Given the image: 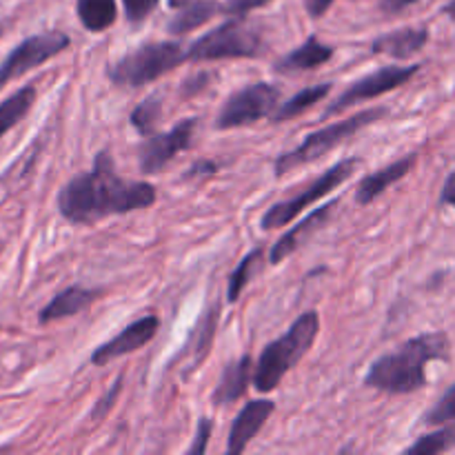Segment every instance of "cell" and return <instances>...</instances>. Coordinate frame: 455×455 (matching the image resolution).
I'll return each mask as SVG.
<instances>
[{
  "instance_id": "obj_3",
  "label": "cell",
  "mask_w": 455,
  "mask_h": 455,
  "mask_svg": "<svg viewBox=\"0 0 455 455\" xmlns=\"http://www.w3.org/2000/svg\"><path fill=\"white\" fill-rule=\"evenodd\" d=\"M320 331V314L315 309L305 311L293 320L291 327L278 340L262 349L253 371V387L260 394H271L280 387L289 371L309 354Z\"/></svg>"
},
{
  "instance_id": "obj_31",
  "label": "cell",
  "mask_w": 455,
  "mask_h": 455,
  "mask_svg": "<svg viewBox=\"0 0 455 455\" xmlns=\"http://www.w3.org/2000/svg\"><path fill=\"white\" fill-rule=\"evenodd\" d=\"M269 3L271 0H227L225 13H229V16H247L249 12L265 7Z\"/></svg>"
},
{
  "instance_id": "obj_1",
  "label": "cell",
  "mask_w": 455,
  "mask_h": 455,
  "mask_svg": "<svg viewBox=\"0 0 455 455\" xmlns=\"http://www.w3.org/2000/svg\"><path fill=\"white\" fill-rule=\"evenodd\" d=\"M158 189L147 180H132L116 172L107 149L98 151L89 172L76 173L56 196L60 216L71 225H96L111 216L149 209Z\"/></svg>"
},
{
  "instance_id": "obj_5",
  "label": "cell",
  "mask_w": 455,
  "mask_h": 455,
  "mask_svg": "<svg viewBox=\"0 0 455 455\" xmlns=\"http://www.w3.org/2000/svg\"><path fill=\"white\" fill-rule=\"evenodd\" d=\"M187 62V49L178 40H156V43H142L136 49L120 56L111 62L107 69V78L118 87L138 89L154 80L163 78L164 74L173 71Z\"/></svg>"
},
{
  "instance_id": "obj_8",
  "label": "cell",
  "mask_w": 455,
  "mask_h": 455,
  "mask_svg": "<svg viewBox=\"0 0 455 455\" xmlns=\"http://www.w3.org/2000/svg\"><path fill=\"white\" fill-rule=\"evenodd\" d=\"M280 96H283L280 87L265 83V80L247 84L222 102L216 127L227 132V129L247 127V124L258 123L267 116H274V111L280 107Z\"/></svg>"
},
{
  "instance_id": "obj_32",
  "label": "cell",
  "mask_w": 455,
  "mask_h": 455,
  "mask_svg": "<svg viewBox=\"0 0 455 455\" xmlns=\"http://www.w3.org/2000/svg\"><path fill=\"white\" fill-rule=\"evenodd\" d=\"M418 3L420 0H378V7L387 16H400V13L407 12V9H411Z\"/></svg>"
},
{
  "instance_id": "obj_28",
  "label": "cell",
  "mask_w": 455,
  "mask_h": 455,
  "mask_svg": "<svg viewBox=\"0 0 455 455\" xmlns=\"http://www.w3.org/2000/svg\"><path fill=\"white\" fill-rule=\"evenodd\" d=\"M158 3L160 0H123L124 18H127L129 25H142L154 13Z\"/></svg>"
},
{
  "instance_id": "obj_21",
  "label": "cell",
  "mask_w": 455,
  "mask_h": 455,
  "mask_svg": "<svg viewBox=\"0 0 455 455\" xmlns=\"http://www.w3.org/2000/svg\"><path fill=\"white\" fill-rule=\"evenodd\" d=\"M76 13L84 29L102 34L118 20V4L116 0H76Z\"/></svg>"
},
{
  "instance_id": "obj_39",
  "label": "cell",
  "mask_w": 455,
  "mask_h": 455,
  "mask_svg": "<svg viewBox=\"0 0 455 455\" xmlns=\"http://www.w3.org/2000/svg\"><path fill=\"white\" fill-rule=\"evenodd\" d=\"M0 36H3V25H0Z\"/></svg>"
},
{
  "instance_id": "obj_7",
  "label": "cell",
  "mask_w": 455,
  "mask_h": 455,
  "mask_svg": "<svg viewBox=\"0 0 455 455\" xmlns=\"http://www.w3.org/2000/svg\"><path fill=\"white\" fill-rule=\"evenodd\" d=\"M360 164H363V160L360 158L338 160V163L331 164L323 176L315 178L309 187H305L300 194H296L289 200H280V203L271 204V207L265 212V216H262L260 227L265 231H274V229H280V227L289 225V222H291L293 218L300 216L307 207H311V204L318 203V200L327 198L331 191H336L338 187L345 185V182L354 176L355 169H358Z\"/></svg>"
},
{
  "instance_id": "obj_11",
  "label": "cell",
  "mask_w": 455,
  "mask_h": 455,
  "mask_svg": "<svg viewBox=\"0 0 455 455\" xmlns=\"http://www.w3.org/2000/svg\"><path fill=\"white\" fill-rule=\"evenodd\" d=\"M198 123L200 120L194 116V118H185L173 124L169 132H156L147 136L145 142L138 147V167H140V172L147 173V176L163 172L178 154L189 149Z\"/></svg>"
},
{
  "instance_id": "obj_2",
  "label": "cell",
  "mask_w": 455,
  "mask_h": 455,
  "mask_svg": "<svg viewBox=\"0 0 455 455\" xmlns=\"http://www.w3.org/2000/svg\"><path fill=\"white\" fill-rule=\"evenodd\" d=\"M451 358V342L444 331L409 338L391 354L380 355L369 367L364 385L389 395L416 394L427 387V364Z\"/></svg>"
},
{
  "instance_id": "obj_36",
  "label": "cell",
  "mask_w": 455,
  "mask_h": 455,
  "mask_svg": "<svg viewBox=\"0 0 455 455\" xmlns=\"http://www.w3.org/2000/svg\"><path fill=\"white\" fill-rule=\"evenodd\" d=\"M207 78H212V74H200V76H194V78H189L185 83V87H182V93H185V96L198 93L200 89H204L209 84V83H203V80H207Z\"/></svg>"
},
{
  "instance_id": "obj_16",
  "label": "cell",
  "mask_w": 455,
  "mask_h": 455,
  "mask_svg": "<svg viewBox=\"0 0 455 455\" xmlns=\"http://www.w3.org/2000/svg\"><path fill=\"white\" fill-rule=\"evenodd\" d=\"M338 204H340V200H331V203H327L324 207H318L315 212H311L309 216L302 218V220L298 222L293 229H289L287 234H284L283 238H280L278 243L271 247V251H269L271 265H280L283 260H287V258L291 256V253L296 251V249L300 247L307 238H311L315 231L323 229V227L327 225L329 218H331V213L336 212Z\"/></svg>"
},
{
  "instance_id": "obj_14",
  "label": "cell",
  "mask_w": 455,
  "mask_h": 455,
  "mask_svg": "<svg viewBox=\"0 0 455 455\" xmlns=\"http://www.w3.org/2000/svg\"><path fill=\"white\" fill-rule=\"evenodd\" d=\"M429 38V27H398V29L373 38L371 53L373 56H389L394 60H409L427 47Z\"/></svg>"
},
{
  "instance_id": "obj_15",
  "label": "cell",
  "mask_w": 455,
  "mask_h": 455,
  "mask_svg": "<svg viewBox=\"0 0 455 455\" xmlns=\"http://www.w3.org/2000/svg\"><path fill=\"white\" fill-rule=\"evenodd\" d=\"M416 163H418V154H409V156H403V158L394 160V163L385 164V167L378 169V172L364 176L363 180L358 182V187H355V203H358L360 207L371 204L373 200L380 198L389 187H394L395 182H400L404 176H409L411 169L416 167Z\"/></svg>"
},
{
  "instance_id": "obj_20",
  "label": "cell",
  "mask_w": 455,
  "mask_h": 455,
  "mask_svg": "<svg viewBox=\"0 0 455 455\" xmlns=\"http://www.w3.org/2000/svg\"><path fill=\"white\" fill-rule=\"evenodd\" d=\"M218 13H225V4L218 0H187L178 13L167 22V31L172 36H185L198 27L207 25Z\"/></svg>"
},
{
  "instance_id": "obj_13",
  "label": "cell",
  "mask_w": 455,
  "mask_h": 455,
  "mask_svg": "<svg viewBox=\"0 0 455 455\" xmlns=\"http://www.w3.org/2000/svg\"><path fill=\"white\" fill-rule=\"evenodd\" d=\"M274 411L275 403L269 398H258L244 404L238 416L234 418V422H231L229 438H227V453H243L253 443V438L260 434V429L265 427V422L269 420Z\"/></svg>"
},
{
  "instance_id": "obj_25",
  "label": "cell",
  "mask_w": 455,
  "mask_h": 455,
  "mask_svg": "<svg viewBox=\"0 0 455 455\" xmlns=\"http://www.w3.org/2000/svg\"><path fill=\"white\" fill-rule=\"evenodd\" d=\"M455 449V420L440 425L438 431L420 435L413 444L407 447V455H438Z\"/></svg>"
},
{
  "instance_id": "obj_24",
  "label": "cell",
  "mask_w": 455,
  "mask_h": 455,
  "mask_svg": "<svg viewBox=\"0 0 455 455\" xmlns=\"http://www.w3.org/2000/svg\"><path fill=\"white\" fill-rule=\"evenodd\" d=\"M262 260H265V249L253 247L251 251L240 260V265L231 271L229 280H227V300H229V305L240 300L244 287L251 283V278L258 274V269H260Z\"/></svg>"
},
{
  "instance_id": "obj_4",
  "label": "cell",
  "mask_w": 455,
  "mask_h": 455,
  "mask_svg": "<svg viewBox=\"0 0 455 455\" xmlns=\"http://www.w3.org/2000/svg\"><path fill=\"white\" fill-rule=\"evenodd\" d=\"M389 111H391L389 107H371V109L358 111V114L349 116V118H342L338 120V123H331L327 124V127L318 129V132L309 133L300 145L293 147L291 151H284V154H280L278 158H275L274 163L275 178H283L287 176V173L296 172L298 167H305V164L314 163V160L324 158L329 151L340 147L342 142H347L351 136L363 132L364 127L387 118Z\"/></svg>"
},
{
  "instance_id": "obj_37",
  "label": "cell",
  "mask_w": 455,
  "mask_h": 455,
  "mask_svg": "<svg viewBox=\"0 0 455 455\" xmlns=\"http://www.w3.org/2000/svg\"><path fill=\"white\" fill-rule=\"evenodd\" d=\"M443 13H444V16H447V18H451V20L455 22V0H449V3L444 4Z\"/></svg>"
},
{
  "instance_id": "obj_10",
  "label": "cell",
  "mask_w": 455,
  "mask_h": 455,
  "mask_svg": "<svg viewBox=\"0 0 455 455\" xmlns=\"http://www.w3.org/2000/svg\"><path fill=\"white\" fill-rule=\"evenodd\" d=\"M418 71H420V65L380 67V69L371 71V74L363 76L355 83H351L342 93H338L336 100L329 102L327 109L323 111V118H331V116L347 111L349 107L373 100V98H380L389 92H395V89L404 87Z\"/></svg>"
},
{
  "instance_id": "obj_34",
  "label": "cell",
  "mask_w": 455,
  "mask_h": 455,
  "mask_svg": "<svg viewBox=\"0 0 455 455\" xmlns=\"http://www.w3.org/2000/svg\"><path fill=\"white\" fill-rule=\"evenodd\" d=\"M218 172V164L213 160H198L189 167V172L185 173V178H198V176H212Z\"/></svg>"
},
{
  "instance_id": "obj_23",
  "label": "cell",
  "mask_w": 455,
  "mask_h": 455,
  "mask_svg": "<svg viewBox=\"0 0 455 455\" xmlns=\"http://www.w3.org/2000/svg\"><path fill=\"white\" fill-rule=\"evenodd\" d=\"M36 96H38V89L34 84H25L18 92H13L7 100L0 102V138L25 120V116L34 107Z\"/></svg>"
},
{
  "instance_id": "obj_19",
  "label": "cell",
  "mask_w": 455,
  "mask_h": 455,
  "mask_svg": "<svg viewBox=\"0 0 455 455\" xmlns=\"http://www.w3.org/2000/svg\"><path fill=\"white\" fill-rule=\"evenodd\" d=\"M336 53V49L331 44L323 43L318 36H309L305 43L298 44L296 49L287 53V56L280 58L275 62V71L280 74H302V71H314L318 67H323L324 62H329Z\"/></svg>"
},
{
  "instance_id": "obj_18",
  "label": "cell",
  "mask_w": 455,
  "mask_h": 455,
  "mask_svg": "<svg viewBox=\"0 0 455 455\" xmlns=\"http://www.w3.org/2000/svg\"><path fill=\"white\" fill-rule=\"evenodd\" d=\"M253 371H256V363L249 354L240 355L238 360H231L225 369H222V376L218 380L216 391H213L212 400L222 407V404L238 403L249 389V382L253 380Z\"/></svg>"
},
{
  "instance_id": "obj_30",
  "label": "cell",
  "mask_w": 455,
  "mask_h": 455,
  "mask_svg": "<svg viewBox=\"0 0 455 455\" xmlns=\"http://www.w3.org/2000/svg\"><path fill=\"white\" fill-rule=\"evenodd\" d=\"M120 389H123V373H120V376L116 378L114 387H111V389L107 391V395H102L100 403H98L96 407H93V411H92L93 420H100L102 416H107V413L111 411V407H114V403H116V400H118Z\"/></svg>"
},
{
  "instance_id": "obj_22",
  "label": "cell",
  "mask_w": 455,
  "mask_h": 455,
  "mask_svg": "<svg viewBox=\"0 0 455 455\" xmlns=\"http://www.w3.org/2000/svg\"><path fill=\"white\" fill-rule=\"evenodd\" d=\"M333 83H320L314 87H307L302 92L293 93L289 100H284L278 109L274 111V123H284V120H293L300 114L309 111L311 107H315L318 102H323L324 98L331 93Z\"/></svg>"
},
{
  "instance_id": "obj_12",
  "label": "cell",
  "mask_w": 455,
  "mask_h": 455,
  "mask_svg": "<svg viewBox=\"0 0 455 455\" xmlns=\"http://www.w3.org/2000/svg\"><path fill=\"white\" fill-rule=\"evenodd\" d=\"M158 329H160L158 315H154V314L142 315V318L133 320L132 324H127L123 331L116 333L111 340L98 345L96 349H93L89 363H92L93 367H105V364L114 363V360L123 358V355L133 354V351L142 349L147 342L154 340L156 333H158Z\"/></svg>"
},
{
  "instance_id": "obj_35",
  "label": "cell",
  "mask_w": 455,
  "mask_h": 455,
  "mask_svg": "<svg viewBox=\"0 0 455 455\" xmlns=\"http://www.w3.org/2000/svg\"><path fill=\"white\" fill-rule=\"evenodd\" d=\"M333 3H336V0H305V9L314 20H318V18H323L324 13L329 12V7H331Z\"/></svg>"
},
{
  "instance_id": "obj_6",
  "label": "cell",
  "mask_w": 455,
  "mask_h": 455,
  "mask_svg": "<svg viewBox=\"0 0 455 455\" xmlns=\"http://www.w3.org/2000/svg\"><path fill=\"white\" fill-rule=\"evenodd\" d=\"M267 52V43L258 25L244 16H231L229 20L207 31L187 47V60L216 62L238 60V58H260Z\"/></svg>"
},
{
  "instance_id": "obj_9",
  "label": "cell",
  "mask_w": 455,
  "mask_h": 455,
  "mask_svg": "<svg viewBox=\"0 0 455 455\" xmlns=\"http://www.w3.org/2000/svg\"><path fill=\"white\" fill-rule=\"evenodd\" d=\"M69 44V36H67L65 31L58 29L27 36V38L20 40V43L7 53V58L0 62V92H3L4 84H9L12 80L29 74L31 69L44 65L47 60L56 58L58 53L67 52Z\"/></svg>"
},
{
  "instance_id": "obj_33",
  "label": "cell",
  "mask_w": 455,
  "mask_h": 455,
  "mask_svg": "<svg viewBox=\"0 0 455 455\" xmlns=\"http://www.w3.org/2000/svg\"><path fill=\"white\" fill-rule=\"evenodd\" d=\"M440 204H443V207L455 209V172H451L444 178V185L443 189H440Z\"/></svg>"
},
{
  "instance_id": "obj_38",
  "label": "cell",
  "mask_w": 455,
  "mask_h": 455,
  "mask_svg": "<svg viewBox=\"0 0 455 455\" xmlns=\"http://www.w3.org/2000/svg\"><path fill=\"white\" fill-rule=\"evenodd\" d=\"M187 0H169V7L172 9H178V7H182V4H185Z\"/></svg>"
},
{
  "instance_id": "obj_27",
  "label": "cell",
  "mask_w": 455,
  "mask_h": 455,
  "mask_svg": "<svg viewBox=\"0 0 455 455\" xmlns=\"http://www.w3.org/2000/svg\"><path fill=\"white\" fill-rule=\"evenodd\" d=\"M455 420V385L449 387L443 395H440L438 403L429 409V411L422 416V422L429 427H440L447 425V422Z\"/></svg>"
},
{
  "instance_id": "obj_29",
  "label": "cell",
  "mask_w": 455,
  "mask_h": 455,
  "mask_svg": "<svg viewBox=\"0 0 455 455\" xmlns=\"http://www.w3.org/2000/svg\"><path fill=\"white\" fill-rule=\"evenodd\" d=\"M212 434H213V422L209 420L207 416H200L198 425H196L194 443H191V447L187 449V455H203L204 451H207Z\"/></svg>"
},
{
  "instance_id": "obj_17",
  "label": "cell",
  "mask_w": 455,
  "mask_h": 455,
  "mask_svg": "<svg viewBox=\"0 0 455 455\" xmlns=\"http://www.w3.org/2000/svg\"><path fill=\"white\" fill-rule=\"evenodd\" d=\"M100 296H102L100 289H89V287H83V284H71V287L58 291L56 296H53L52 300L40 309L38 323L49 324V323H58V320L74 318V315L87 311Z\"/></svg>"
},
{
  "instance_id": "obj_26",
  "label": "cell",
  "mask_w": 455,
  "mask_h": 455,
  "mask_svg": "<svg viewBox=\"0 0 455 455\" xmlns=\"http://www.w3.org/2000/svg\"><path fill=\"white\" fill-rule=\"evenodd\" d=\"M163 96L160 93H151V96H147L145 100L138 102L136 107H133V111L129 114V123H132V127L136 129L140 136H151V133H156V124H158L160 116H163Z\"/></svg>"
}]
</instances>
